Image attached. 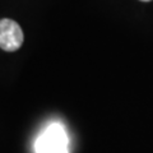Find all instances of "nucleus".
<instances>
[{
  "instance_id": "obj_1",
  "label": "nucleus",
  "mask_w": 153,
  "mask_h": 153,
  "mask_svg": "<svg viewBox=\"0 0 153 153\" xmlns=\"http://www.w3.org/2000/svg\"><path fill=\"white\" fill-rule=\"evenodd\" d=\"M36 153H69L68 135L60 124L49 125L36 140Z\"/></svg>"
},
{
  "instance_id": "obj_2",
  "label": "nucleus",
  "mask_w": 153,
  "mask_h": 153,
  "mask_svg": "<svg viewBox=\"0 0 153 153\" xmlns=\"http://www.w3.org/2000/svg\"><path fill=\"white\" fill-rule=\"evenodd\" d=\"M25 36L21 26L9 18L0 19V49L5 51H17L22 46Z\"/></svg>"
},
{
  "instance_id": "obj_3",
  "label": "nucleus",
  "mask_w": 153,
  "mask_h": 153,
  "mask_svg": "<svg viewBox=\"0 0 153 153\" xmlns=\"http://www.w3.org/2000/svg\"><path fill=\"white\" fill-rule=\"evenodd\" d=\"M140 1H151V0H140Z\"/></svg>"
}]
</instances>
